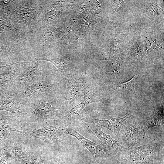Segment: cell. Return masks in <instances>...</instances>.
<instances>
[{
	"label": "cell",
	"mask_w": 164,
	"mask_h": 164,
	"mask_svg": "<svg viewBox=\"0 0 164 164\" xmlns=\"http://www.w3.org/2000/svg\"><path fill=\"white\" fill-rule=\"evenodd\" d=\"M55 84H43L38 80H34L15 90L19 98L32 102L43 99V98L52 93L55 90Z\"/></svg>",
	"instance_id": "cell-1"
},
{
	"label": "cell",
	"mask_w": 164,
	"mask_h": 164,
	"mask_svg": "<svg viewBox=\"0 0 164 164\" xmlns=\"http://www.w3.org/2000/svg\"><path fill=\"white\" fill-rule=\"evenodd\" d=\"M57 98L46 102L43 99L32 102L30 106L26 110L27 115L36 121H43L53 116L56 112Z\"/></svg>",
	"instance_id": "cell-2"
},
{
	"label": "cell",
	"mask_w": 164,
	"mask_h": 164,
	"mask_svg": "<svg viewBox=\"0 0 164 164\" xmlns=\"http://www.w3.org/2000/svg\"><path fill=\"white\" fill-rule=\"evenodd\" d=\"M62 131L63 133L71 135L79 140L90 151L96 164H99L101 160L111 155L102 144L98 145L91 141L82 135L74 128L68 127Z\"/></svg>",
	"instance_id": "cell-3"
},
{
	"label": "cell",
	"mask_w": 164,
	"mask_h": 164,
	"mask_svg": "<svg viewBox=\"0 0 164 164\" xmlns=\"http://www.w3.org/2000/svg\"><path fill=\"white\" fill-rule=\"evenodd\" d=\"M11 131L20 133L28 138L40 139L49 144L60 142L63 135L62 130L51 126H46L29 131L19 130L13 127L12 128Z\"/></svg>",
	"instance_id": "cell-4"
},
{
	"label": "cell",
	"mask_w": 164,
	"mask_h": 164,
	"mask_svg": "<svg viewBox=\"0 0 164 164\" xmlns=\"http://www.w3.org/2000/svg\"><path fill=\"white\" fill-rule=\"evenodd\" d=\"M0 111L11 113L13 117H23L27 113L15 90L6 91L0 100Z\"/></svg>",
	"instance_id": "cell-5"
},
{
	"label": "cell",
	"mask_w": 164,
	"mask_h": 164,
	"mask_svg": "<svg viewBox=\"0 0 164 164\" xmlns=\"http://www.w3.org/2000/svg\"><path fill=\"white\" fill-rule=\"evenodd\" d=\"M86 127L89 133L96 136L100 140L102 144L111 155L125 150V148L119 142L103 132L101 126L94 124L87 125Z\"/></svg>",
	"instance_id": "cell-6"
},
{
	"label": "cell",
	"mask_w": 164,
	"mask_h": 164,
	"mask_svg": "<svg viewBox=\"0 0 164 164\" xmlns=\"http://www.w3.org/2000/svg\"><path fill=\"white\" fill-rule=\"evenodd\" d=\"M40 75L38 61H30L24 63L19 74L14 81H16L19 88L32 81L38 80Z\"/></svg>",
	"instance_id": "cell-7"
},
{
	"label": "cell",
	"mask_w": 164,
	"mask_h": 164,
	"mask_svg": "<svg viewBox=\"0 0 164 164\" xmlns=\"http://www.w3.org/2000/svg\"><path fill=\"white\" fill-rule=\"evenodd\" d=\"M120 130L126 135L129 149H132L139 143L145 142L147 139L144 129L138 125H132L126 121Z\"/></svg>",
	"instance_id": "cell-8"
},
{
	"label": "cell",
	"mask_w": 164,
	"mask_h": 164,
	"mask_svg": "<svg viewBox=\"0 0 164 164\" xmlns=\"http://www.w3.org/2000/svg\"><path fill=\"white\" fill-rule=\"evenodd\" d=\"M23 63H13L0 69V89L5 93L19 74Z\"/></svg>",
	"instance_id": "cell-9"
},
{
	"label": "cell",
	"mask_w": 164,
	"mask_h": 164,
	"mask_svg": "<svg viewBox=\"0 0 164 164\" xmlns=\"http://www.w3.org/2000/svg\"><path fill=\"white\" fill-rule=\"evenodd\" d=\"M67 83L65 98L70 104L76 99L80 98L84 91L82 84L76 81L69 72L64 75Z\"/></svg>",
	"instance_id": "cell-10"
},
{
	"label": "cell",
	"mask_w": 164,
	"mask_h": 164,
	"mask_svg": "<svg viewBox=\"0 0 164 164\" xmlns=\"http://www.w3.org/2000/svg\"><path fill=\"white\" fill-rule=\"evenodd\" d=\"M109 118L105 120H99L93 118L95 124L101 127H104L114 134L118 139L120 140V132L121 129L126 120L130 117V114L121 118H115L108 116Z\"/></svg>",
	"instance_id": "cell-11"
},
{
	"label": "cell",
	"mask_w": 164,
	"mask_h": 164,
	"mask_svg": "<svg viewBox=\"0 0 164 164\" xmlns=\"http://www.w3.org/2000/svg\"><path fill=\"white\" fill-rule=\"evenodd\" d=\"M82 84L84 89V99L80 103L74 106L68 111L66 114V116H67L77 114L81 119L80 114L82 109L89 104L98 101L99 99V97L89 94L87 90V86L86 82H84Z\"/></svg>",
	"instance_id": "cell-12"
},
{
	"label": "cell",
	"mask_w": 164,
	"mask_h": 164,
	"mask_svg": "<svg viewBox=\"0 0 164 164\" xmlns=\"http://www.w3.org/2000/svg\"><path fill=\"white\" fill-rule=\"evenodd\" d=\"M43 60L49 61L54 65L58 70L62 76H64L69 72V59L67 57L55 58H40L37 61Z\"/></svg>",
	"instance_id": "cell-13"
},
{
	"label": "cell",
	"mask_w": 164,
	"mask_h": 164,
	"mask_svg": "<svg viewBox=\"0 0 164 164\" xmlns=\"http://www.w3.org/2000/svg\"><path fill=\"white\" fill-rule=\"evenodd\" d=\"M163 113L162 109L161 108L155 114L146 120L145 125L146 131L149 128L155 126H163Z\"/></svg>",
	"instance_id": "cell-14"
},
{
	"label": "cell",
	"mask_w": 164,
	"mask_h": 164,
	"mask_svg": "<svg viewBox=\"0 0 164 164\" xmlns=\"http://www.w3.org/2000/svg\"><path fill=\"white\" fill-rule=\"evenodd\" d=\"M11 151L15 156L20 159H23L28 153L23 147L17 145L12 146Z\"/></svg>",
	"instance_id": "cell-15"
},
{
	"label": "cell",
	"mask_w": 164,
	"mask_h": 164,
	"mask_svg": "<svg viewBox=\"0 0 164 164\" xmlns=\"http://www.w3.org/2000/svg\"><path fill=\"white\" fill-rule=\"evenodd\" d=\"M138 76L135 75L134 77L129 81L121 84L119 86V87L121 89H128L133 94L135 95V80L138 77Z\"/></svg>",
	"instance_id": "cell-16"
},
{
	"label": "cell",
	"mask_w": 164,
	"mask_h": 164,
	"mask_svg": "<svg viewBox=\"0 0 164 164\" xmlns=\"http://www.w3.org/2000/svg\"><path fill=\"white\" fill-rule=\"evenodd\" d=\"M11 129L9 124L0 125V142L9 137Z\"/></svg>",
	"instance_id": "cell-17"
},
{
	"label": "cell",
	"mask_w": 164,
	"mask_h": 164,
	"mask_svg": "<svg viewBox=\"0 0 164 164\" xmlns=\"http://www.w3.org/2000/svg\"><path fill=\"white\" fill-rule=\"evenodd\" d=\"M0 164H9L3 155L0 153Z\"/></svg>",
	"instance_id": "cell-18"
}]
</instances>
